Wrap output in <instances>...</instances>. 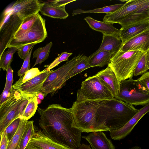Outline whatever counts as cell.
I'll list each match as a JSON object with an SVG mask.
<instances>
[{
    "label": "cell",
    "instance_id": "cell-35",
    "mask_svg": "<svg viewBox=\"0 0 149 149\" xmlns=\"http://www.w3.org/2000/svg\"><path fill=\"white\" fill-rule=\"evenodd\" d=\"M148 70L146 64V53L143 52L134 70V75L136 76L142 75L147 72Z\"/></svg>",
    "mask_w": 149,
    "mask_h": 149
},
{
    "label": "cell",
    "instance_id": "cell-40",
    "mask_svg": "<svg viewBox=\"0 0 149 149\" xmlns=\"http://www.w3.org/2000/svg\"><path fill=\"white\" fill-rule=\"evenodd\" d=\"M0 135L1 138L0 149H7L9 141L8 137L4 132H2Z\"/></svg>",
    "mask_w": 149,
    "mask_h": 149
},
{
    "label": "cell",
    "instance_id": "cell-41",
    "mask_svg": "<svg viewBox=\"0 0 149 149\" xmlns=\"http://www.w3.org/2000/svg\"><path fill=\"white\" fill-rule=\"evenodd\" d=\"M12 91V90H10L5 88H4L0 96V105L3 104L10 95Z\"/></svg>",
    "mask_w": 149,
    "mask_h": 149
},
{
    "label": "cell",
    "instance_id": "cell-36",
    "mask_svg": "<svg viewBox=\"0 0 149 149\" xmlns=\"http://www.w3.org/2000/svg\"><path fill=\"white\" fill-rule=\"evenodd\" d=\"M33 47L31 48L25 57L21 68L17 72L18 75L20 77H23L25 73L30 70V60Z\"/></svg>",
    "mask_w": 149,
    "mask_h": 149
},
{
    "label": "cell",
    "instance_id": "cell-16",
    "mask_svg": "<svg viewBox=\"0 0 149 149\" xmlns=\"http://www.w3.org/2000/svg\"><path fill=\"white\" fill-rule=\"evenodd\" d=\"M149 50V28L123 44L120 51H139L146 53Z\"/></svg>",
    "mask_w": 149,
    "mask_h": 149
},
{
    "label": "cell",
    "instance_id": "cell-45",
    "mask_svg": "<svg viewBox=\"0 0 149 149\" xmlns=\"http://www.w3.org/2000/svg\"><path fill=\"white\" fill-rule=\"evenodd\" d=\"M77 149H91L89 146L84 144H81L79 147Z\"/></svg>",
    "mask_w": 149,
    "mask_h": 149
},
{
    "label": "cell",
    "instance_id": "cell-3",
    "mask_svg": "<svg viewBox=\"0 0 149 149\" xmlns=\"http://www.w3.org/2000/svg\"><path fill=\"white\" fill-rule=\"evenodd\" d=\"M101 102L87 99L80 89L78 90L76 100L71 108L75 123L82 132L110 131L107 126L100 124L97 118L96 112Z\"/></svg>",
    "mask_w": 149,
    "mask_h": 149
},
{
    "label": "cell",
    "instance_id": "cell-23",
    "mask_svg": "<svg viewBox=\"0 0 149 149\" xmlns=\"http://www.w3.org/2000/svg\"><path fill=\"white\" fill-rule=\"evenodd\" d=\"M65 6H58L49 3H42L40 12L43 15L49 17L64 19L69 16L65 10Z\"/></svg>",
    "mask_w": 149,
    "mask_h": 149
},
{
    "label": "cell",
    "instance_id": "cell-39",
    "mask_svg": "<svg viewBox=\"0 0 149 149\" xmlns=\"http://www.w3.org/2000/svg\"><path fill=\"white\" fill-rule=\"evenodd\" d=\"M6 72V78L4 88L11 90L13 82V71L10 65L8 66Z\"/></svg>",
    "mask_w": 149,
    "mask_h": 149
},
{
    "label": "cell",
    "instance_id": "cell-4",
    "mask_svg": "<svg viewBox=\"0 0 149 149\" xmlns=\"http://www.w3.org/2000/svg\"><path fill=\"white\" fill-rule=\"evenodd\" d=\"M34 96L12 88L10 95L0 105V134L15 119L22 115L30 99Z\"/></svg>",
    "mask_w": 149,
    "mask_h": 149
},
{
    "label": "cell",
    "instance_id": "cell-38",
    "mask_svg": "<svg viewBox=\"0 0 149 149\" xmlns=\"http://www.w3.org/2000/svg\"><path fill=\"white\" fill-rule=\"evenodd\" d=\"M37 44L31 43L22 46L18 47L17 53L20 58L24 60L31 48Z\"/></svg>",
    "mask_w": 149,
    "mask_h": 149
},
{
    "label": "cell",
    "instance_id": "cell-8",
    "mask_svg": "<svg viewBox=\"0 0 149 149\" xmlns=\"http://www.w3.org/2000/svg\"><path fill=\"white\" fill-rule=\"evenodd\" d=\"M22 19L14 14L8 7L3 12L0 23V57L20 26Z\"/></svg>",
    "mask_w": 149,
    "mask_h": 149
},
{
    "label": "cell",
    "instance_id": "cell-6",
    "mask_svg": "<svg viewBox=\"0 0 149 149\" xmlns=\"http://www.w3.org/2000/svg\"><path fill=\"white\" fill-rule=\"evenodd\" d=\"M116 98L133 105L145 106L149 103V91L138 79L130 78L120 82Z\"/></svg>",
    "mask_w": 149,
    "mask_h": 149
},
{
    "label": "cell",
    "instance_id": "cell-24",
    "mask_svg": "<svg viewBox=\"0 0 149 149\" xmlns=\"http://www.w3.org/2000/svg\"><path fill=\"white\" fill-rule=\"evenodd\" d=\"M113 56L109 52L104 51L95 52L89 56V63L91 67H102L109 65Z\"/></svg>",
    "mask_w": 149,
    "mask_h": 149
},
{
    "label": "cell",
    "instance_id": "cell-26",
    "mask_svg": "<svg viewBox=\"0 0 149 149\" xmlns=\"http://www.w3.org/2000/svg\"><path fill=\"white\" fill-rule=\"evenodd\" d=\"M27 120L22 119L18 129L9 141L7 149H18L21 139L25 129Z\"/></svg>",
    "mask_w": 149,
    "mask_h": 149
},
{
    "label": "cell",
    "instance_id": "cell-29",
    "mask_svg": "<svg viewBox=\"0 0 149 149\" xmlns=\"http://www.w3.org/2000/svg\"><path fill=\"white\" fill-rule=\"evenodd\" d=\"M38 13L29 16L23 20L20 26L15 34L13 38H16L21 36L31 29L39 15Z\"/></svg>",
    "mask_w": 149,
    "mask_h": 149
},
{
    "label": "cell",
    "instance_id": "cell-27",
    "mask_svg": "<svg viewBox=\"0 0 149 149\" xmlns=\"http://www.w3.org/2000/svg\"><path fill=\"white\" fill-rule=\"evenodd\" d=\"M52 45V42H51L44 47H39L34 51L33 58H36V59L32 68L38 64H41L48 58Z\"/></svg>",
    "mask_w": 149,
    "mask_h": 149
},
{
    "label": "cell",
    "instance_id": "cell-22",
    "mask_svg": "<svg viewBox=\"0 0 149 149\" xmlns=\"http://www.w3.org/2000/svg\"><path fill=\"white\" fill-rule=\"evenodd\" d=\"M92 29L102 33L103 34H118L120 29L115 28L113 24L95 20L90 16L84 19Z\"/></svg>",
    "mask_w": 149,
    "mask_h": 149
},
{
    "label": "cell",
    "instance_id": "cell-42",
    "mask_svg": "<svg viewBox=\"0 0 149 149\" xmlns=\"http://www.w3.org/2000/svg\"><path fill=\"white\" fill-rule=\"evenodd\" d=\"M76 0H56L49 1L50 4L56 6H65L67 4Z\"/></svg>",
    "mask_w": 149,
    "mask_h": 149
},
{
    "label": "cell",
    "instance_id": "cell-25",
    "mask_svg": "<svg viewBox=\"0 0 149 149\" xmlns=\"http://www.w3.org/2000/svg\"><path fill=\"white\" fill-rule=\"evenodd\" d=\"M124 5V3L117 4L90 10H84L78 8L73 10L72 14V16H73L87 13H105L107 14L115 12L121 8Z\"/></svg>",
    "mask_w": 149,
    "mask_h": 149
},
{
    "label": "cell",
    "instance_id": "cell-47",
    "mask_svg": "<svg viewBox=\"0 0 149 149\" xmlns=\"http://www.w3.org/2000/svg\"><path fill=\"white\" fill-rule=\"evenodd\" d=\"M129 149H142L141 148L138 146H135L131 147L130 148H129Z\"/></svg>",
    "mask_w": 149,
    "mask_h": 149
},
{
    "label": "cell",
    "instance_id": "cell-33",
    "mask_svg": "<svg viewBox=\"0 0 149 149\" xmlns=\"http://www.w3.org/2000/svg\"><path fill=\"white\" fill-rule=\"evenodd\" d=\"M22 119L21 118L19 117L14 120L3 132L6 133L9 141L17 132Z\"/></svg>",
    "mask_w": 149,
    "mask_h": 149
},
{
    "label": "cell",
    "instance_id": "cell-13",
    "mask_svg": "<svg viewBox=\"0 0 149 149\" xmlns=\"http://www.w3.org/2000/svg\"><path fill=\"white\" fill-rule=\"evenodd\" d=\"M42 3L37 0H17L10 9L15 14L23 19L40 12Z\"/></svg>",
    "mask_w": 149,
    "mask_h": 149
},
{
    "label": "cell",
    "instance_id": "cell-10",
    "mask_svg": "<svg viewBox=\"0 0 149 149\" xmlns=\"http://www.w3.org/2000/svg\"><path fill=\"white\" fill-rule=\"evenodd\" d=\"M80 90L83 96L90 100L101 102L114 98L95 75L83 81Z\"/></svg>",
    "mask_w": 149,
    "mask_h": 149
},
{
    "label": "cell",
    "instance_id": "cell-44",
    "mask_svg": "<svg viewBox=\"0 0 149 149\" xmlns=\"http://www.w3.org/2000/svg\"><path fill=\"white\" fill-rule=\"evenodd\" d=\"M146 60L147 66L148 69H149V50L146 53Z\"/></svg>",
    "mask_w": 149,
    "mask_h": 149
},
{
    "label": "cell",
    "instance_id": "cell-49",
    "mask_svg": "<svg viewBox=\"0 0 149 149\" xmlns=\"http://www.w3.org/2000/svg\"><path fill=\"white\" fill-rule=\"evenodd\" d=\"M18 149H19V148H18Z\"/></svg>",
    "mask_w": 149,
    "mask_h": 149
},
{
    "label": "cell",
    "instance_id": "cell-32",
    "mask_svg": "<svg viewBox=\"0 0 149 149\" xmlns=\"http://www.w3.org/2000/svg\"><path fill=\"white\" fill-rule=\"evenodd\" d=\"M38 99L36 96L30 99L22 115V119L28 120L35 114L38 108Z\"/></svg>",
    "mask_w": 149,
    "mask_h": 149
},
{
    "label": "cell",
    "instance_id": "cell-2",
    "mask_svg": "<svg viewBox=\"0 0 149 149\" xmlns=\"http://www.w3.org/2000/svg\"><path fill=\"white\" fill-rule=\"evenodd\" d=\"M139 110L133 105L114 97L100 102L96 117L98 122L111 131L123 127Z\"/></svg>",
    "mask_w": 149,
    "mask_h": 149
},
{
    "label": "cell",
    "instance_id": "cell-14",
    "mask_svg": "<svg viewBox=\"0 0 149 149\" xmlns=\"http://www.w3.org/2000/svg\"><path fill=\"white\" fill-rule=\"evenodd\" d=\"M26 149H72L45 135L40 130L35 133Z\"/></svg>",
    "mask_w": 149,
    "mask_h": 149
},
{
    "label": "cell",
    "instance_id": "cell-31",
    "mask_svg": "<svg viewBox=\"0 0 149 149\" xmlns=\"http://www.w3.org/2000/svg\"><path fill=\"white\" fill-rule=\"evenodd\" d=\"M18 47H11L4 52L0 57V68L6 71L8 66L10 65L14 54L17 51Z\"/></svg>",
    "mask_w": 149,
    "mask_h": 149
},
{
    "label": "cell",
    "instance_id": "cell-1",
    "mask_svg": "<svg viewBox=\"0 0 149 149\" xmlns=\"http://www.w3.org/2000/svg\"><path fill=\"white\" fill-rule=\"evenodd\" d=\"M39 124L47 137L72 149L81 145L82 131L76 126L71 108L52 104L46 109L38 108Z\"/></svg>",
    "mask_w": 149,
    "mask_h": 149
},
{
    "label": "cell",
    "instance_id": "cell-20",
    "mask_svg": "<svg viewBox=\"0 0 149 149\" xmlns=\"http://www.w3.org/2000/svg\"><path fill=\"white\" fill-rule=\"evenodd\" d=\"M123 45L118 34H103L101 44L95 52L106 51L113 56L120 51Z\"/></svg>",
    "mask_w": 149,
    "mask_h": 149
},
{
    "label": "cell",
    "instance_id": "cell-17",
    "mask_svg": "<svg viewBox=\"0 0 149 149\" xmlns=\"http://www.w3.org/2000/svg\"><path fill=\"white\" fill-rule=\"evenodd\" d=\"M95 75L116 98L119 93L120 82L115 73L108 65L104 69L98 72Z\"/></svg>",
    "mask_w": 149,
    "mask_h": 149
},
{
    "label": "cell",
    "instance_id": "cell-21",
    "mask_svg": "<svg viewBox=\"0 0 149 149\" xmlns=\"http://www.w3.org/2000/svg\"><path fill=\"white\" fill-rule=\"evenodd\" d=\"M149 1L120 22L121 27L149 20Z\"/></svg>",
    "mask_w": 149,
    "mask_h": 149
},
{
    "label": "cell",
    "instance_id": "cell-19",
    "mask_svg": "<svg viewBox=\"0 0 149 149\" xmlns=\"http://www.w3.org/2000/svg\"><path fill=\"white\" fill-rule=\"evenodd\" d=\"M82 137L88 142L92 149H115L111 141L103 131L92 132Z\"/></svg>",
    "mask_w": 149,
    "mask_h": 149
},
{
    "label": "cell",
    "instance_id": "cell-18",
    "mask_svg": "<svg viewBox=\"0 0 149 149\" xmlns=\"http://www.w3.org/2000/svg\"><path fill=\"white\" fill-rule=\"evenodd\" d=\"M149 28V20L134 24L120 29L118 36L123 44Z\"/></svg>",
    "mask_w": 149,
    "mask_h": 149
},
{
    "label": "cell",
    "instance_id": "cell-28",
    "mask_svg": "<svg viewBox=\"0 0 149 149\" xmlns=\"http://www.w3.org/2000/svg\"><path fill=\"white\" fill-rule=\"evenodd\" d=\"M35 133L33 121L27 120L25 130L21 139L19 149H26L30 141Z\"/></svg>",
    "mask_w": 149,
    "mask_h": 149
},
{
    "label": "cell",
    "instance_id": "cell-5",
    "mask_svg": "<svg viewBox=\"0 0 149 149\" xmlns=\"http://www.w3.org/2000/svg\"><path fill=\"white\" fill-rule=\"evenodd\" d=\"M143 53L139 51H119L112 57L108 65L120 82L133 77L134 70Z\"/></svg>",
    "mask_w": 149,
    "mask_h": 149
},
{
    "label": "cell",
    "instance_id": "cell-37",
    "mask_svg": "<svg viewBox=\"0 0 149 149\" xmlns=\"http://www.w3.org/2000/svg\"><path fill=\"white\" fill-rule=\"evenodd\" d=\"M72 53H68L66 52H62L61 55L56 58L49 65H47V68L49 70H50L54 68L61 62L67 61L68 58L72 54Z\"/></svg>",
    "mask_w": 149,
    "mask_h": 149
},
{
    "label": "cell",
    "instance_id": "cell-48",
    "mask_svg": "<svg viewBox=\"0 0 149 149\" xmlns=\"http://www.w3.org/2000/svg\"><path fill=\"white\" fill-rule=\"evenodd\" d=\"M148 6H149V2H148Z\"/></svg>",
    "mask_w": 149,
    "mask_h": 149
},
{
    "label": "cell",
    "instance_id": "cell-11",
    "mask_svg": "<svg viewBox=\"0 0 149 149\" xmlns=\"http://www.w3.org/2000/svg\"><path fill=\"white\" fill-rule=\"evenodd\" d=\"M149 0H127L123 6L115 12L106 14L103 22L119 24L137 9L147 3Z\"/></svg>",
    "mask_w": 149,
    "mask_h": 149
},
{
    "label": "cell",
    "instance_id": "cell-7",
    "mask_svg": "<svg viewBox=\"0 0 149 149\" xmlns=\"http://www.w3.org/2000/svg\"><path fill=\"white\" fill-rule=\"evenodd\" d=\"M82 56L79 54L75 56L57 69L52 70L39 93H42L45 97L49 93L54 95L61 88L68 80L69 73Z\"/></svg>",
    "mask_w": 149,
    "mask_h": 149
},
{
    "label": "cell",
    "instance_id": "cell-34",
    "mask_svg": "<svg viewBox=\"0 0 149 149\" xmlns=\"http://www.w3.org/2000/svg\"><path fill=\"white\" fill-rule=\"evenodd\" d=\"M41 73V71L40 72L38 68H32L28 70L23 77H20L13 86H17L23 84L39 75Z\"/></svg>",
    "mask_w": 149,
    "mask_h": 149
},
{
    "label": "cell",
    "instance_id": "cell-15",
    "mask_svg": "<svg viewBox=\"0 0 149 149\" xmlns=\"http://www.w3.org/2000/svg\"><path fill=\"white\" fill-rule=\"evenodd\" d=\"M149 112V103L139 109V112L123 127L118 130L110 131L111 138L114 140L125 138L131 133L140 119Z\"/></svg>",
    "mask_w": 149,
    "mask_h": 149
},
{
    "label": "cell",
    "instance_id": "cell-46",
    "mask_svg": "<svg viewBox=\"0 0 149 149\" xmlns=\"http://www.w3.org/2000/svg\"><path fill=\"white\" fill-rule=\"evenodd\" d=\"M37 97L38 99L40 100H43L45 97L43 94L41 93H39L38 94Z\"/></svg>",
    "mask_w": 149,
    "mask_h": 149
},
{
    "label": "cell",
    "instance_id": "cell-43",
    "mask_svg": "<svg viewBox=\"0 0 149 149\" xmlns=\"http://www.w3.org/2000/svg\"><path fill=\"white\" fill-rule=\"evenodd\" d=\"M138 79L144 84L149 91V72L147 71L142 75Z\"/></svg>",
    "mask_w": 149,
    "mask_h": 149
},
{
    "label": "cell",
    "instance_id": "cell-30",
    "mask_svg": "<svg viewBox=\"0 0 149 149\" xmlns=\"http://www.w3.org/2000/svg\"><path fill=\"white\" fill-rule=\"evenodd\" d=\"M89 56H83L68 73V80L84 70L91 68L88 61Z\"/></svg>",
    "mask_w": 149,
    "mask_h": 149
},
{
    "label": "cell",
    "instance_id": "cell-9",
    "mask_svg": "<svg viewBox=\"0 0 149 149\" xmlns=\"http://www.w3.org/2000/svg\"><path fill=\"white\" fill-rule=\"evenodd\" d=\"M47 36L45 20L39 14L31 28L19 37L12 38L7 48L19 47L29 44L39 43L43 41Z\"/></svg>",
    "mask_w": 149,
    "mask_h": 149
},
{
    "label": "cell",
    "instance_id": "cell-12",
    "mask_svg": "<svg viewBox=\"0 0 149 149\" xmlns=\"http://www.w3.org/2000/svg\"><path fill=\"white\" fill-rule=\"evenodd\" d=\"M51 71L46 68L39 75L19 85L12 86V88L21 93L37 96Z\"/></svg>",
    "mask_w": 149,
    "mask_h": 149
}]
</instances>
